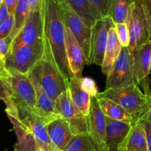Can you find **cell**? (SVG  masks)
Here are the masks:
<instances>
[{"label":"cell","mask_w":151,"mask_h":151,"mask_svg":"<svg viewBox=\"0 0 151 151\" xmlns=\"http://www.w3.org/2000/svg\"><path fill=\"white\" fill-rule=\"evenodd\" d=\"M43 53L40 60V84L49 97L55 101L68 88L69 82L58 68L50 43L43 32Z\"/></svg>","instance_id":"3"},{"label":"cell","mask_w":151,"mask_h":151,"mask_svg":"<svg viewBox=\"0 0 151 151\" xmlns=\"http://www.w3.org/2000/svg\"><path fill=\"white\" fill-rule=\"evenodd\" d=\"M54 102L56 113L68 122L73 134L88 133L87 117L74 105L68 88L56 98Z\"/></svg>","instance_id":"9"},{"label":"cell","mask_w":151,"mask_h":151,"mask_svg":"<svg viewBox=\"0 0 151 151\" xmlns=\"http://www.w3.org/2000/svg\"><path fill=\"white\" fill-rule=\"evenodd\" d=\"M11 77V95L10 99L16 107L26 109L34 113L36 92L28 76L17 72H9Z\"/></svg>","instance_id":"10"},{"label":"cell","mask_w":151,"mask_h":151,"mask_svg":"<svg viewBox=\"0 0 151 151\" xmlns=\"http://www.w3.org/2000/svg\"><path fill=\"white\" fill-rule=\"evenodd\" d=\"M105 142L108 151H126L133 124L106 117Z\"/></svg>","instance_id":"16"},{"label":"cell","mask_w":151,"mask_h":151,"mask_svg":"<svg viewBox=\"0 0 151 151\" xmlns=\"http://www.w3.org/2000/svg\"><path fill=\"white\" fill-rule=\"evenodd\" d=\"M30 13V4L28 0H18L14 12V24L13 30L11 32L10 37L13 41L15 36L18 34L23 26L25 24V22Z\"/></svg>","instance_id":"24"},{"label":"cell","mask_w":151,"mask_h":151,"mask_svg":"<svg viewBox=\"0 0 151 151\" xmlns=\"http://www.w3.org/2000/svg\"><path fill=\"white\" fill-rule=\"evenodd\" d=\"M11 95V77L4 62H0V101H5Z\"/></svg>","instance_id":"27"},{"label":"cell","mask_w":151,"mask_h":151,"mask_svg":"<svg viewBox=\"0 0 151 151\" xmlns=\"http://www.w3.org/2000/svg\"><path fill=\"white\" fill-rule=\"evenodd\" d=\"M143 6L149 32V40L151 41V0H140Z\"/></svg>","instance_id":"34"},{"label":"cell","mask_w":151,"mask_h":151,"mask_svg":"<svg viewBox=\"0 0 151 151\" xmlns=\"http://www.w3.org/2000/svg\"><path fill=\"white\" fill-rule=\"evenodd\" d=\"M122 45L117 38L114 25L108 32L107 43L104 51V59L101 65V71L105 76H107L111 70L113 64L118 58L122 50Z\"/></svg>","instance_id":"21"},{"label":"cell","mask_w":151,"mask_h":151,"mask_svg":"<svg viewBox=\"0 0 151 151\" xmlns=\"http://www.w3.org/2000/svg\"><path fill=\"white\" fill-rule=\"evenodd\" d=\"M114 25V22L110 16L102 17L96 22L92 27L91 40V56L90 65L101 66L104 59V51L107 43L108 32Z\"/></svg>","instance_id":"15"},{"label":"cell","mask_w":151,"mask_h":151,"mask_svg":"<svg viewBox=\"0 0 151 151\" xmlns=\"http://www.w3.org/2000/svg\"><path fill=\"white\" fill-rule=\"evenodd\" d=\"M42 10L30 11L24 25L13 40L9 53H13L24 45H34L42 39Z\"/></svg>","instance_id":"13"},{"label":"cell","mask_w":151,"mask_h":151,"mask_svg":"<svg viewBox=\"0 0 151 151\" xmlns=\"http://www.w3.org/2000/svg\"><path fill=\"white\" fill-rule=\"evenodd\" d=\"M18 0H3V3L8 8V12L11 15H14Z\"/></svg>","instance_id":"36"},{"label":"cell","mask_w":151,"mask_h":151,"mask_svg":"<svg viewBox=\"0 0 151 151\" xmlns=\"http://www.w3.org/2000/svg\"><path fill=\"white\" fill-rule=\"evenodd\" d=\"M0 6H1V5H0Z\"/></svg>","instance_id":"40"},{"label":"cell","mask_w":151,"mask_h":151,"mask_svg":"<svg viewBox=\"0 0 151 151\" xmlns=\"http://www.w3.org/2000/svg\"><path fill=\"white\" fill-rule=\"evenodd\" d=\"M91 2L100 13L101 17H104L108 16L110 0H91Z\"/></svg>","instance_id":"32"},{"label":"cell","mask_w":151,"mask_h":151,"mask_svg":"<svg viewBox=\"0 0 151 151\" xmlns=\"http://www.w3.org/2000/svg\"><path fill=\"white\" fill-rule=\"evenodd\" d=\"M84 23L92 28L98 20L102 18L91 0H65Z\"/></svg>","instance_id":"19"},{"label":"cell","mask_w":151,"mask_h":151,"mask_svg":"<svg viewBox=\"0 0 151 151\" xmlns=\"http://www.w3.org/2000/svg\"><path fill=\"white\" fill-rule=\"evenodd\" d=\"M40 62L28 74L36 92V107L34 114L40 117L46 124L59 118L55 110V102L47 96L40 84Z\"/></svg>","instance_id":"12"},{"label":"cell","mask_w":151,"mask_h":151,"mask_svg":"<svg viewBox=\"0 0 151 151\" xmlns=\"http://www.w3.org/2000/svg\"><path fill=\"white\" fill-rule=\"evenodd\" d=\"M136 122L139 123L143 127L145 133V136H146L148 150L151 151V122L148 121L145 119H140Z\"/></svg>","instance_id":"33"},{"label":"cell","mask_w":151,"mask_h":151,"mask_svg":"<svg viewBox=\"0 0 151 151\" xmlns=\"http://www.w3.org/2000/svg\"><path fill=\"white\" fill-rule=\"evenodd\" d=\"M14 24V16L10 14L0 25V39H5L11 35Z\"/></svg>","instance_id":"30"},{"label":"cell","mask_w":151,"mask_h":151,"mask_svg":"<svg viewBox=\"0 0 151 151\" xmlns=\"http://www.w3.org/2000/svg\"><path fill=\"white\" fill-rule=\"evenodd\" d=\"M136 84L133 72V53L128 47H122L121 52L107 76L106 89L119 88Z\"/></svg>","instance_id":"7"},{"label":"cell","mask_w":151,"mask_h":151,"mask_svg":"<svg viewBox=\"0 0 151 151\" xmlns=\"http://www.w3.org/2000/svg\"><path fill=\"white\" fill-rule=\"evenodd\" d=\"M30 11H42L43 7V0H28Z\"/></svg>","instance_id":"35"},{"label":"cell","mask_w":151,"mask_h":151,"mask_svg":"<svg viewBox=\"0 0 151 151\" xmlns=\"http://www.w3.org/2000/svg\"><path fill=\"white\" fill-rule=\"evenodd\" d=\"M81 77H73L70 79L68 90L74 105L85 116H88L91 107V96L83 91L80 86Z\"/></svg>","instance_id":"20"},{"label":"cell","mask_w":151,"mask_h":151,"mask_svg":"<svg viewBox=\"0 0 151 151\" xmlns=\"http://www.w3.org/2000/svg\"><path fill=\"white\" fill-rule=\"evenodd\" d=\"M97 98H106L115 101L131 114L136 122L149 110V96L141 91L137 84L119 88L105 89L99 93Z\"/></svg>","instance_id":"4"},{"label":"cell","mask_w":151,"mask_h":151,"mask_svg":"<svg viewBox=\"0 0 151 151\" xmlns=\"http://www.w3.org/2000/svg\"><path fill=\"white\" fill-rule=\"evenodd\" d=\"M43 32L45 34L58 68L69 82L74 77L70 70L65 48V24L59 0H43Z\"/></svg>","instance_id":"2"},{"label":"cell","mask_w":151,"mask_h":151,"mask_svg":"<svg viewBox=\"0 0 151 151\" xmlns=\"http://www.w3.org/2000/svg\"><path fill=\"white\" fill-rule=\"evenodd\" d=\"M81 88L85 92L89 94L91 97L96 96L99 93L96 82L93 79L89 77H81L80 79Z\"/></svg>","instance_id":"29"},{"label":"cell","mask_w":151,"mask_h":151,"mask_svg":"<svg viewBox=\"0 0 151 151\" xmlns=\"http://www.w3.org/2000/svg\"><path fill=\"white\" fill-rule=\"evenodd\" d=\"M136 0H110L108 16L113 22H125L130 6Z\"/></svg>","instance_id":"25"},{"label":"cell","mask_w":151,"mask_h":151,"mask_svg":"<svg viewBox=\"0 0 151 151\" xmlns=\"http://www.w3.org/2000/svg\"><path fill=\"white\" fill-rule=\"evenodd\" d=\"M125 23L130 35L128 49L133 53L136 48L150 41L148 26L140 0H136L128 10Z\"/></svg>","instance_id":"6"},{"label":"cell","mask_w":151,"mask_h":151,"mask_svg":"<svg viewBox=\"0 0 151 151\" xmlns=\"http://www.w3.org/2000/svg\"><path fill=\"white\" fill-rule=\"evenodd\" d=\"M2 2H3V0H0V5H2Z\"/></svg>","instance_id":"39"},{"label":"cell","mask_w":151,"mask_h":151,"mask_svg":"<svg viewBox=\"0 0 151 151\" xmlns=\"http://www.w3.org/2000/svg\"><path fill=\"white\" fill-rule=\"evenodd\" d=\"M88 133L94 151H108L105 142L106 119L96 96L91 97L89 114L87 116Z\"/></svg>","instance_id":"11"},{"label":"cell","mask_w":151,"mask_h":151,"mask_svg":"<svg viewBox=\"0 0 151 151\" xmlns=\"http://www.w3.org/2000/svg\"><path fill=\"white\" fill-rule=\"evenodd\" d=\"M142 119H145L151 122V96H149V110Z\"/></svg>","instance_id":"38"},{"label":"cell","mask_w":151,"mask_h":151,"mask_svg":"<svg viewBox=\"0 0 151 151\" xmlns=\"http://www.w3.org/2000/svg\"><path fill=\"white\" fill-rule=\"evenodd\" d=\"M4 102L17 137L14 151H59L49 138L46 124L40 117L26 109L16 107L10 98Z\"/></svg>","instance_id":"1"},{"label":"cell","mask_w":151,"mask_h":151,"mask_svg":"<svg viewBox=\"0 0 151 151\" xmlns=\"http://www.w3.org/2000/svg\"><path fill=\"white\" fill-rule=\"evenodd\" d=\"M65 48L70 70L75 77H82L84 66L86 64L85 53L70 29L65 26Z\"/></svg>","instance_id":"17"},{"label":"cell","mask_w":151,"mask_h":151,"mask_svg":"<svg viewBox=\"0 0 151 151\" xmlns=\"http://www.w3.org/2000/svg\"><path fill=\"white\" fill-rule=\"evenodd\" d=\"M63 12L64 22L83 50L86 64L90 65L91 56L92 28L88 27L65 0H59Z\"/></svg>","instance_id":"8"},{"label":"cell","mask_w":151,"mask_h":151,"mask_svg":"<svg viewBox=\"0 0 151 151\" xmlns=\"http://www.w3.org/2000/svg\"><path fill=\"white\" fill-rule=\"evenodd\" d=\"M43 53L42 39L32 45H24L13 53H9L4 63L8 72H17L27 75L40 62Z\"/></svg>","instance_id":"5"},{"label":"cell","mask_w":151,"mask_h":151,"mask_svg":"<svg viewBox=\"0 0 151 151\" xmlns=\"http://www.w3.org/2000/svg\"><path fill=\"white\" fill-rule=\"evenodd\" d=\"M46 128L52 144L59 151H63L73 136L68 122L59 117L46 124Z\"/></svg>","instance_id":"18"},{"label":"cell","mask_w":151,"mask_h":151,"mask_svg":"<svg viewBox=\"0 0 151 151\" xmlns=\"http://www.w3.org/2000/svg\"><path fill=\"white\" fill-rule=\"evenodd\" d=\"M117 38L121 44L122 47H127L130 44V35L128 28L125 22L114 23Z\"/></svg>","instance_id":"28"},{"label":"cell","mask_w":151,"mask_h":151,"mask_svg":"<svg viewBox=\"0 0 151 151\" xmlns=\"http://www.w3.org/2000/svg\"><path fill=\"white\" fill-rule=\"evenodd\" d=\"M9 12H8V8L6 5L2 2V4L0 6V25L3 23V22L9 16Z\"/></svg>","instance_id":"37"},{"label":"cell","mask_w":151,"mask_h":151,"mask_svg":"<svg viewBox=\"0 0 151 151\" xmlns=\"http://www.w3.org/2000/svg\"><path fill=\"white\" fill-rule=\"evenodd\" d=\"M132 53L135 81L145 95L151 96L149 77L151 70V41L142 45Z\"/></svg>","instance_id":"14"},{"label":"cell","mask_w":151,"mask_h":151,"mask_svg":"<svg viewBox=\"0 0 151 151\" xmlns=\"http://www.w3.org/2000/svg\"><path fill=\"white\" fill-rule=\"evenodd\" d=\"M63 151H94L88 133L73 135Z\"/></svg>","instance_id":"26"},{"label":"cell","mask_w":151,"mask_h":151,"mask_svg":"<svg viewBox=\"0 0 151 151\" xmlns=\"http://www.w3.org/2000/svg\"><path fill=\"white\" fill-rule=\"evenodd\" d=\"M11 42L12 40L10 36L5 39H0V62H4L9 53Z\"/></svg>","instance_id":"31"},{"label":"cell","mask_w":151,"mask_h":151,"mask_svg":"<svg viewBox=\"0 0 151 151\" xmlns=\"http://www.w3.org/2000/svg\"><path fill=\"white\" fill-rule=\"evenodd\" d=\"M97 101L106 117L128 124L136 123V120L133 116L115 101L106 98H97Z\"/></svg>","instance_id":"22"},{"label":"cell","mask_w":151,"mask_h":151,"mask_svg":"<svg viewBox=\"0 0 151 151\" xmlns=\"http://www.w3.org/2000/svg\"><path fill=\"white\" fill-rule=\"evenodd\" d=\"M126 151H149L145 130L138 122L132 125Z\"/></svg>","instance_id":"23"}]
</instances>
